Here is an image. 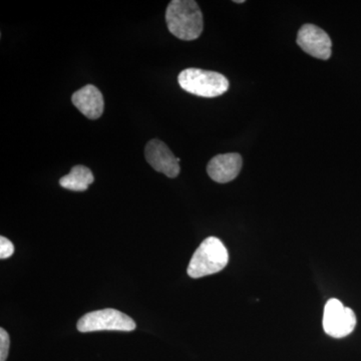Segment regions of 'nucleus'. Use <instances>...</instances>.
<instances>
[{
  "instance_id": "nucleus-13",
  "label": "nucleus",
  "mask_w": 361,
  "mask_h": 361,
  "mask_svg": "<svg viewBox=\"0 0 361 361\" xmlns=\"http://www.w3.org/2000/svg\"><path fill=\"white\" fill-rule=\"evenodd\" d=\"M235 4H244V0H235Z\"/></svg>"
},
{
  "instance_id": "nucleus-3",
  "label": "nucleus",
  "mask_w": 361,
  "mask_h": 361,
  "mask_svg": "<svg viewBox=\"0 0 361 361\" xmlns=\"http://www.w3.org/2000/svg\"><path fill=\"white\" fill-rule=\"evenodd\" d=\"M178 80L183 90L198 97H219L229 89V80L224 75L201 68H186L180 73Z\"/></svg>"
},
{
  "instance_id": "nucleus-6",
  "label": "nucleus",
  "mask_w": 361,
  "mask_h": 361,
  "mask_svg": "<svg viewBox=\"0 0 361 361\" xmlns=\"http://www.w3.org/2000/svg\"><path fill=\"white\" fill-rule=\"evenodd\" d=\"M297 44L316 59H329L331 56V39L324 30L314 25H305L299 30Z\"/></svg>"
},
{
  "instance_id": "nucleus-5",
  "label": "nucleus",
  "mask_w": 361,
  "mask_h": 361,
  "mask_svg": "<svg viewBox=\"0 0 361 361\" xmlns=\"http://www.w3.org/2000/svg\"><path fill=\"white\" fill-rule=\"evenodd\" d=\"M356 316L350 308L338 299H329L324 308L323 329L326 334L334 338H342L349 336L355 329Z\"/></svg>"
},
{
  "instance_id": "nucleus-10",
  "label": "nucleus",
  "mask_w": 361,
  "mask_h": 361,
  "mask_svg": "<svg viewBox=\"0 0 361 361\" xmlns=\"http://www.w3.org/2000/svg\"><path fill=\"white\" fill-rule=\"evenodd\" d=\"M94 180V175L85 166H75L71 172L59 180V185L71 191L84 192Z\"/></svg>"
},
{
  "instance_id": "nucleus-4",
  "label": "nucleus",
  "mask_w": 361,
  "mask_h": 361,
  "mask_svg": "<svg viewBox=\"0 0 361 361\" xmlns=\"http://www.w3.org/2000/svg\"><path fill=\"white\" fill-rule=\"evenodd\" d=\"M78 330L80 332L104 331H133L135 329V322L130 316L116 310L92 311L82 316L78 322Z\"/></svg>"
},
{
  "instance_id": "nucleus-11",
  "label": "nucleus",
  "mask_w": 361,
  "mask_h": 361,
  "mask_svg": "<svg viewBox=\"0 0 361 361\" xmlns=\"http://www.w3.org/2000/svg\"><path fill=\"white\" fill-rule=\"evenodd\" d=\"M11 339L6 330L0 329V361H6L8 356Z\"/></svg>"
},
{
  "instance_id": "nucleus-8",
  "label": "nucleus",
  "mask_w": 361,
  "mask_h": 361,
  "mask_svg": "<svg viewBox=\"0 0 361 361\" xmlns=\"http://www.w3.org/2000/svg\"><path fill=\"white\" fill-rule=\"evenodd\" d=\"M242 168V157L239 154H223L214 157L207 166V172L215 182L225 184L236 179Z\"/></svg>"
},
{
  "instance_id": "nucleus-9",
  "label": "nucleus",
  "mask_w": 361,
  "mask_h": 361,
  "mask_svg": "<svg viewBox=\"0 0 361 361\" xmlns=\"http://www.w3.org/2000/svg\"><path fill=\"white\" fill-rule=\"evenodd\" d=\"M73 106L90 120L101 118L104 113V102L101 90L92 85H87L77 90L71 97Z\"/></svg>"
},
{
  "instance_id": "nucleus-1",
  "label": "nucleus",
  "mask_w": 361,
  "mask_h": 361,
  "mask_svg": "<svg viewBox=\"0 0 361 361\" xmlns=\"http://www.w3.org/2000/svg\"><path fill=\"white\" fill-rule=\"evenodd\" d=\"M169 30L182 40H194L203 32V14L194 0H173L166 11Z\"/></svg>"
},
{
  "instance_id": "nucleus-2",
  "label": "nucleus",
  "mask_w": 361,
  "mask_h": 361,
  "mask_svg": "<svg viewBox=\"0 0 361 361\" xmlns=\"http://www.w3.org/2000/svg\"><path fill=\"white\" fill-rule=\"evenodd\" d=\"M229 262V253L224 244L216 237H209L195 251L188 266V275L201 278L224 269Z\"/></svg>"
},
{
  "instance_id": "nucleus-7",
  "label": "nucleus",
  "mask_w": 361,
  "mask_h": 361,
  "mask_svg": "<svg viewBox=\"0 0 361 361\" xmlns=\"http://www.w3.org/2000/svg\"><path fill=\"white\" fill-rule=\"evenodd\" d=\"M145 156L149 165L157 172L169 178H176L180 173V159L175 157L167 145L160 140H152L147 144Z\"/></svg>"
},
{
  "instance_id": "nucleus-12",
  "label": "nucleus",
  "mask_w": 361,
  "mask_h": 361,
  "mask_svg": "<svg viewBox=\"0 0 361 361\" xmlns=\"http://www.w3.org/2000/svg\"><path fill=\"white\" fill-rule=\"evenodd\" d=\"M14 253L13 244L6 237H0V258L6 259L11 257Z\"/></svg>"
}]
</instances>
